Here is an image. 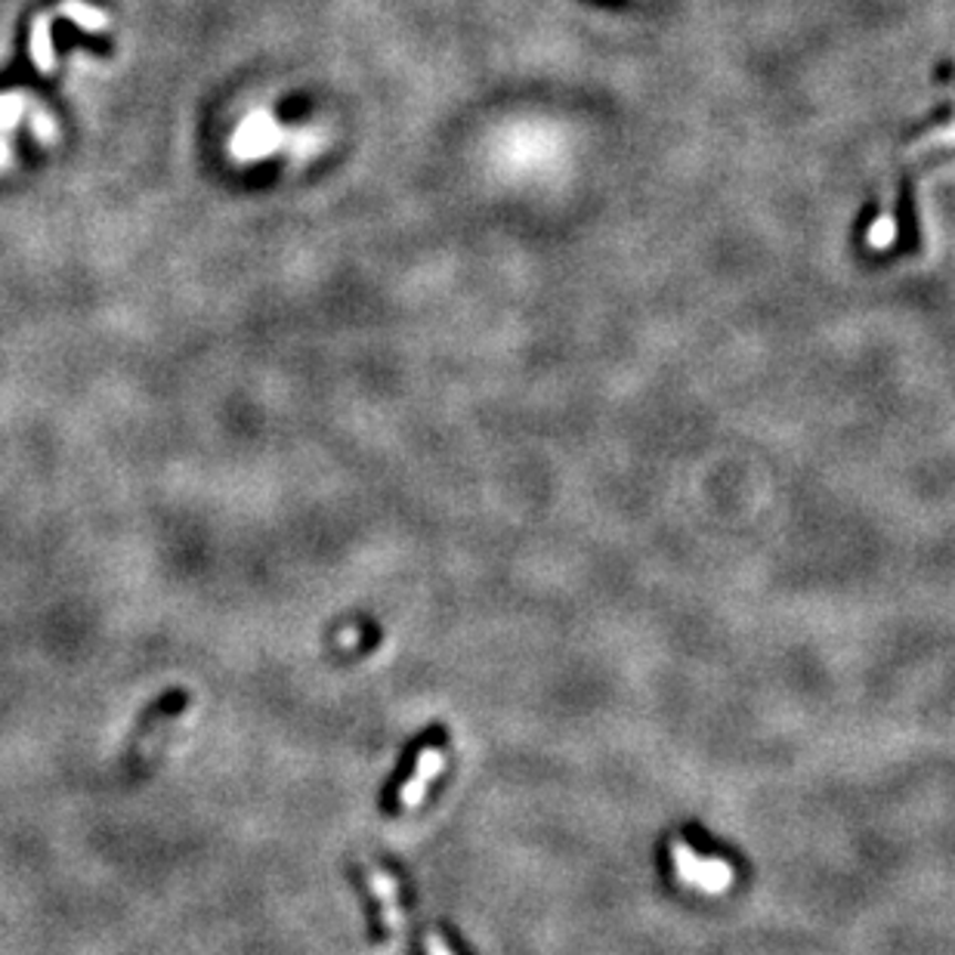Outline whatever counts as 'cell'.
Masks as SVG:
<instances>
[{"label": "cell", "instance_id": "cell-1", "mask_svg": "<svg viewBox=\"0 0 955 955\" xmlns=\"http://www.w3.org/2000/svg\"><path fill=\"white\" fill-rule=\"evenodd\" d=\"M672 857L681 881H687L689 887H696V891L720 894V891H727V887H730L733 875H736L724 860H717V857H702V853L693 851V848L684 844V841H672Z\"/></svg>", "mask_w": 955, "mask_h": 955}, {"label": "cell", "instance_id": "cell-2", "mask_svg": "<svg viewBox=\"0 0 955 955\" xmlns=\"http://www.w3.org/2000/svg\"><path fill=\"white\" fill-rule=\"evenodd\" d=\"M443 770V755L439 751H424L421 755V770L418 777L412 779L408 786L403 789V805H418L421 795H424V782H427V777H434V774H439Z\"/></svg>", "mask_w": 955, "mask_h": 955}, {"label": "cell", "instance_id": "cell-3", "mask_svg": "<svg viewBox=\"0 0 955 955\" xmlns=\"http://www.w3.org/2000/svg\"><path fill=\"white\" fill-rule=\"evenodd\" d=\"M894 232H896L894 217H891V214H884V217H879L875 226L869 229V245H872V248H887V245L894 241Z\"/></svg>", "mask_w": 955, "mask_h": 955}]
</instances>
